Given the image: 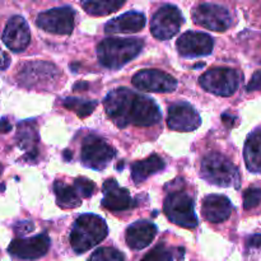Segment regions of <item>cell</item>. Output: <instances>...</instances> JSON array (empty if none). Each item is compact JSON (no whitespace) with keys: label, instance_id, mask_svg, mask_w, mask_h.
Returning <instances> with one entry per match:
<instances>
[{"label":"cell","instance_id":"cell-19","mask_svg":"<svg viewBox=\"0 0 261 261\" xmlns=\"http://www.w3.org/2000/svg\"><path fill=\"white\" fill-rule=\"evenodd\" d=\"M201 212L204 218L211 223H222L231 216L232 204L223 195H208L204 198Z\"/></svg>","mask_w":261,"mask_h":261},{"label":"cell","instance_id":"cell-27","mask_svg":"<svg viewBox=\"0 0 261 261\" xmlns=\"http://www.w3.org/2000/svg\"><path fill=\"white\" fill-rule=\"evenodd\" d=\"M88 261H125L124 255L114 247H101L96 250Z\"/></svg>","mask_w":261,"mask_h":261},{"label":"cell","instance_id":"cell-29","mask_svg":"<svg viewBox=\"0 0 261 261\" xmlns=\"http://www.w3.org/2000/svg\"><path fill=\"white\" fill-rule=\"evenodd\" d=\"M74 189H75L76 194H78L79 196L89 198V196L94 193L96 186H94L93 181L88 180V178L86 177H79L75 178V181H74Z\"/></svg>","mask_w":261,"mask_h":261},{"label":"cell","instance_id":"cell-30","mask_svg":"<svg viewBox=\"0 0 261 261\" xmlns=\"http://www.w3.org/2000/svg\"><path fill=\"white\" fill-rule=\"evenodd\" d=\"M261 203V189L250 188L244 193V208L246 211L255 208Z\"/></svg>","mask_w":261,"mask_h":261},{"label":"cell","instance_id":"cell-13","mask_svg":"<svg viewBox=\"0 0 261 261\" xmlns=\"http://www.w3.org/2000/svg\"><path fill=\"white\" fill-rule=\"evenodd\" d=\"M176 47L184 58H199L212 54L214 40L206 33L189 31L178 37Z\"/></svg>","mask_w":261,"mask_h":261},{"label":"cell","instance_id":"cell-22","mask_svg":"<svg viewBox=\"0 0 261 261\" xmlns=\"http://www.w3.org/2000/svg\"><path fill=\"white\" fill-rule=\"evenodd\" d=\"M165 168V162L157 154H152L150 157L143 161H138L132 167V177L135 184H140L147 180L150 175L160 172Z\"/></svg>","mask_w":261,"mask_h":261},{"label":"cell","instance_id":"cell-17","mask_svg":"<svg viewBox=\"0 0 261 261\" xmlns=\"http://www.w3.org/2000/svg\"><path fill=\"white\" fill-rule=\"evenodd\" d=\"M102 190H103L102 206L107 211L125 212L135 205L129 191L124 188H120L117 181L114 178L105 181Z\"/></svg>","mask_w":261,"mask_h":261},{"label":"cell","instance_id":"cell-18","mask_svg":"<svg viewBox=\"0 0 261 261\" xmlns=\"http://www.w3.org/2000/svg\"><path fill=\"white\" fill-rule=\"evenodd\" d=\"M157 234V227L149 221H139L126 229L125 240L130 249L143 250L152 244Z\"/></svg>","mask_w":261,"mask_h":261},{"label":"cell","instance_id":"cell-2","mask_svg":"<svg viewBox=\"0 0 261 261\" xmlns=\"http://www.w3.org/2000/svg\"><path fill=\"white\" fill-rule=\"evenodd\" d=\"M143 46L139 38H106L97 47V56L105 68L115 70L137 58Z\"/></svg>","mask_w":261,"mask_h":261},{"label":"cell","instance_id":"cell-7","mask_svg":"<svg viewBox=\"0 0 261 261\" xmlns=\"http://www.w3.org/2000/svg\"><path fill=\"white\" fill-rule=\"evenodd\" d=\"M116 155V150L96 135H88L82 144L81 160L86 167L102 171Z\"/></svg>","mask_w":261,"mask_h":261},{"label":"cell","instance_id":"cell-12","mask_svg":"<svg viewBox=\"0 0 261 261\" xmlns=\"http://www.w3.org/2000/svg\"><path fill=\"white\" fill-rule=\"evenodd\" d=\"M50 249V239L46 233L30 239H15L10 242L8 251L19 259L35 260L47 254Z\"/></svg>","mask_w":261,"mask_h":261},{"label":"cell","instance_id":"cell-10","mask_svg":"<svg viewBox=\"0 0 261 261\" xmlns=\"http://www.w3.org/2000/svg\"><path fill=\"white\" fill-rule=\"evenodd\" d=\"M74 10L69 7L54 8L38 14L36 24L46 32L70 35L74 28Z\"/></svg>","mask_w":261,"mask_h":261},{"label":"cell","instance_id":"cell-16","mask_svg":"<svg viewBox=\"0 0 261 261\" xmlns=\"http://www.w3.org/2000/svg\"><path fill=\"white\" fill-rule=\"evenodd\" d=\"M3 42L10 51L20 53L30 45L31 32L27 22L20 15H14L8 20L3 32Z\"/></svg>","mask_w":261,"mask_h":261},{"label":"cell","instance_id":"cell-35","mask_svg":"<svg viewBox=\"0 0 261 261\" xmlns=\"http://www.w3.org/2000/svg\"><path fill=\"white\" fill-rule=\"evenodd\" d=\"M12 130V125L7 119H0V133H8Z\"/></svg>","mask_w":261,"mask_h":261},{"label":"cell","instance_id":"cell-8","mask_svg":"<svg viewBox=\"0 0 261 261\" xmlns=\"http://www.w3.org/2000/svg\"><path fill=\"white\" fill-rule=\"evenodd\" d=\"M184 17L177 7L166 4L161 7L153 15L150 22L152 35L158 40H168L180 31Z\"/></svg>","mask_w":261,"mask_h":261},{"label":"cell","instance_id":"cell-25","mask_svg":"<svg viewBox=\"0 0 261 261\" xmlns=\"http://www.w3.org/2000/svg\"><path fill=\"white\" fill-rule=\"evenodd\" d=\"M125 5V2H117V0H110V2H83L82 7L93 17H103V15L114 13Z\"/></svg>","mask_w":261,"mask_h":261},{"label":"cell","instance_id":"cell-32","mask_svg":"<svg viewBox=\"0 0 261 261\" xmlns=\"http://www.w3.org/2000/svg\"><path fill=\"white\" fill-rule=\"evenodd\" d=\"M33 229H35V226H33L32 222H28V221L19 222V223H18L17 226L14 227L15 233L20 234V236H23V234L31 233V232H32Z\"/></svg>","mask_w":261,"mask_h":261},{"label":"cell","instance_id":"cell-14","mask_svg":"<svg viewBox=\"0 0 261 261\" xmlns=\"http://www.w3.org/2000/svg\"><path fill=\"white\" fill-rule=\"evenodd\" d=\"M201 124V119L196 110L186 102L175 103L168 109L167 125L175 132H193Z\"/></svg>","mask_w":261,"mask_h":261},{"label":"cell","instance_id":"cell-5","mask_svg":"<svg viewBox=\"0 0 261 261\" xmlns=\"http://www.w3.org/2000/svg\"><path fill=\"white\" fill-rule=\"evenodd\" d=\"M163 211L167 218L177 226L184 228H195L198 226L193 199L184 191L168 194L165 199Z\"/></svg>","mask_w":261,"mask_h":261},{"label":"cell","instance_id":"cell-31","mask_svg":"<svg viewBox=\"0 0 261 261\" xmlns=\"http://www.w3.org/2000/svg\"><path fill=\"white\" fill-rule=\"evenodd\" d=\"M247 92H255V91H261V70L255 71L254 75L250 79L249 84L246 87Z\"/></svg>","mask_w":261,"mask_h":261},{"label":"cell","instance_id":"cell-24","mask_svg":"<svg viewBox=\"0 0 261 261\" xmlns=\"http://www.w3.org/2000/svg\"><path fill=\"white\" fill-rule=\"evenodd\" d=\"M54 193L56 195V203L63 209H74L82 204L81 196L76 194L74 186H69L61 181H55Z\"/></svg>","mask_w":261,"mask_h":261},{"label":"cell","instance_id":"cell-33","mask_svg":"<svg viewBox=\"0 0 261 261\" xmlns=\"http://www.w3.org/2000/svg\"><path fill=\"white\" fill-rule=\"evenodd\" d=\"M10 65V58L5 51L0 48V70H5Z\"/></svg>","mask_w":261,"mask_h":261},{"label":"cell","instance_id":"cell-1","mask_svg":"<svg viewBox=\"0 0 261 261\" xmlns=\"http://www.w3.org/2000/svg\"><path fill=\"white\" fill-rule=\"evenodd\" d=\"M107 116L117 127L124 129L133 124L137 126H152L160 122L161 111L152 98L119 88L110 92L103 101Z\"/></svg>","mask_w":261,"mask_h":261},{"label":"cell","instance_id":"cell-6","mask_svg":"<svg viewBox=\"0 0 261 261\" xmlns=\"http://www.w3.org/2000/svg\"><path fill=\"white\" fill-rule=\"evenodd\" d=\"M242 75L237 70L231 68H212L203 74L199 79L200 86L205 91L217 96L228 97L237 91Z\"/></svg>","mask_w":261,"mask_h":261},{"label":"cell","instance_id":"cell-4","mask_svg":"<svg viewBox=\"0 0 261 261\" xmlns=\"http://www.w3.org/2000/svg\"><path fill=\"white\" fill-rule=\"evenodd\" d=\"M201 177L212 185L229 188L240 186V173L236 166L221 153H211L201 161Z\"/></svg>","mask_w":261,"mask_h":261},{"label":"cell","instance_id":"cell-26","mask_svg":"<svg viewBox=\"0 0 261 261\" xmlns=\"http://www.w3.org/2000/svg\"><path fill=\"white\" fill-rule=\"evenodd\" d=\"M63 106L65 109L70 110V111L75 112L81 119H84V117L89 116L93 112V110L97 106V102L88 101V99L75 98V97H69V98L64 99Z\"/></svg>","mask_w":261,"mask_h":261},{"label":"cell","instance_id":"cell-20","mask_svg":"<svg viewBox=\"0 0 261 261\" xmlns=\"http://www.w3.org/2000/svg\"><path fill=\"white\" fill-rule=\"evenodd\" d=\"M145 15L140 12H127L106 23V33H134L145 27Z\"/></svg>","mask_w":261,"mask_h":261},{"label":"cell","instance_id":"cell-9","mask_svg":"<svg viewBox=\"0 0 261 261\" xmlns=\"http://www.w3.org/2000/svg\"><path fill=\"white\" fill-rule=\"evenodd\" d=\"M193 19L206 30L223 32L232 25V15L224 7L217 4H200L194 9Z\"/></svg>","mask_w":261,"mask_h":261},{"label":"cell","instance_id":"cell-21","mask_svg":"<svg viewBox=\"0 0 261 261\" xmlns=\"http://www.w3.org/2000/svg\"><path fill=\"white\" fill-rule=\"evenodd\" d=\"M244 157L247 170L254 173H261V130L249 135L245 143Z\"/></svg>","mask_w":261,"mask_h":261},{"label":"cell","instance_id":"cell-3","mask_svg":"<svg viewBox=\"0 0 261 261\" xmlns=\"http://www.w3.org/2000/svg\"><path fill=\"white\" fill-rule=\"evenodd\" d=\"M109 233L107 224L96 214H83L74 222L70 231V245L76 254H83L103 241Z\"/></svg>","mask_w":261,"mask_h":261},{"label":"cell","instance_id":"cell-36","mask_svg":"<svg viewBox=\"0 0 261 261\" xmlns=\"http://www.w3.org/2000/svg\"><path fill=\"white\" fill-rule=\"evenodd\" d=\"M2 172H3V166L0 165V175H2Z\"/></svg>","mask_w":261,"mask_h":261},{"label":"cell","instance_id":"cell-11","mask_svg":"<svg viewBox=\"0 0 261 261\" xmlns=\"http://www.w3.org/2000/svg\"><path fill=\"white\" fill-rule=\"evenodd\" d=\"M133 84L143 92L168 93L177 88V81L170 74L157 69L139 70L133 76Z\"/></svg>","mask_w":261,"mask_h":261},{"label":"cell","instance_id":"cell-28","mask_svg":"<svg viewBox=\"0 0 261 261\" xmlns=\"http://www.w3.org/2000/svg\"><path fill=\"white\" fill-rule=\"evenodd\" d=\"M173 260V254L171 251V249L166 247L163 244L157 245L154 249L150 250L142 261H172Z\"/></svg>","mask_w":261,"mask_h":261},{"label":"cell","instance_id":"cell-15","mask_svg":"<svg viewBox=\"0 0 261 261\" xmlns=\"http://www.w3.org/2000/svg\"><path fill=\"white\" fill-rule=\"evenodd\" d=\"M58 69L55 65L46 61H33L27 63L22 66L18 74V81L22 86L27 88H33L41 83H47V82L55 81L59 75Z\"/></svg>","mask_w":261,"mask_h":261},{"label":"cell","instance_id":"cell-34","mask_svg":"<svg viewBox=\"0 0 261 261\" xmlns=\"http://www.w3.org/2000/svg\"><path fill=\"white\" fill-rule=\"evenodd\" d=\"M249 246L251 247H261V234H255V236L249 239Z\"/></svg>","mask_w":261,"mask_h":261},{"label":"cell","instance_id":"cell-23","mask_svg":"<svg viewBox=\"0 0 261 261\" xmlns=\"http://www.w3.org/2000/svg\"><path fill=\"white\" fill-rule=\"evenodd\" d=\"M17 144L20 149L27 150V158L32 160L37 155L36 144L38 142V134L31 122H20L17 127Z\"/></svg>","mask_w":261,"mask_h":261}]
</instances>
